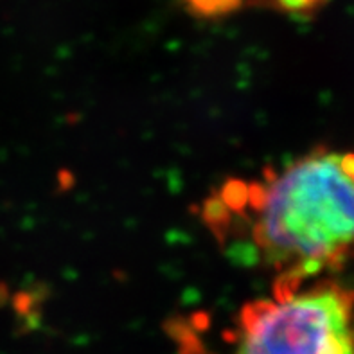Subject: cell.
Returning <instances> with one entry per match:
<instances>
[{
	"instance_id": "cell-1",
	"label": "cell",
	"mask_w": 354,
	"mask_h": 354,
	"mask_svg": "<svg viewBox=\"0 0 354 354\" xmlns=\"http://www.w3.org/2000/svg\"><path fill=\"white\" fill-rule=\"evenodd\" d=\"M232 261L297 288L354 259V153L317 149L263 178L232 180L203 205Z\"/></svg>"
},
{
	"instance_id": "cell-2",
	"label": "cell",
	"mask_w": 354,
	"mask_h": 354,
	"mask_svg": "<svg viewBox=\"0 0 354 354\" xmlns=\"http://www.w3.org/2000/svg\"><path fill=\"white\" fill-rule=\"evenodd\" d=\"M234 354H354V292L331 281L275 290L239 313Z\"/></svg>"
},
{
	"instance_id": "cell-3",
	"label": "cell",
	"mask_w": 354,
	"mask_h": 354,
	"mask_svg": "<svg viewBox=\"0 0 354 354\" xmlns=\"http://www.w3.org/2000/svg\"><path fill=\"white\" fill-rule=\"evenodd\" d=\"M184 2L191 13L205 18L232 13L243 4V0H184Z\"/></svg>"
},
{
	"instance_id": "cell-4",
	"label": "cell",
	"mask_w": 354,
	"mask_h": 354,
	"mask_svg": "<svg viewBox=\"0 0 354 354\" xmlns=\"http://www.w3.org/2000/svg\"><path fill=\"white\" fill-rule=\"evenodd\" d=\"M257 2L290 15H308L317 11L322 4V0H257Z\"/></svg>"
}]
</instances>
